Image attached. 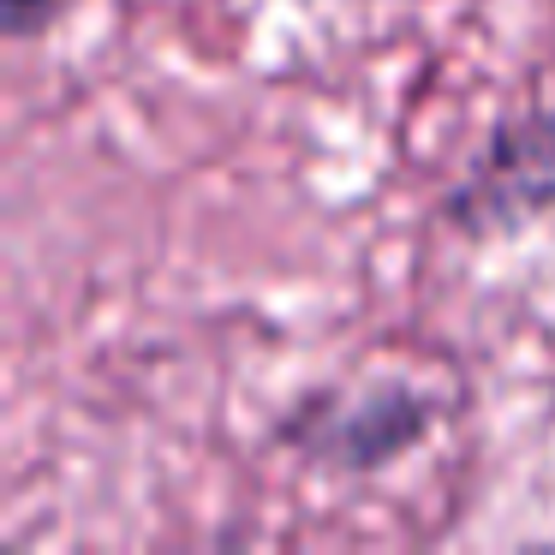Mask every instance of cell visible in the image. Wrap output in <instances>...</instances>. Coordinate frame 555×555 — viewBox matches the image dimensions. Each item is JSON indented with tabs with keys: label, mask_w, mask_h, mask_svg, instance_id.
<instances>
[{
	"label": "cell",
	"mask_w": 555,
	"mask_h": 555,
	"mask_svg": "<svg viewBox=\"0 0 555 555\" xmlns=\"http://www.w3.org/2000/svg\"><path fill=\"white\" fill-rule=\"evenodd\" d=\"M430 395L406 383H383L359 400H335V412H299L293 448L340 472H376L430 430Z\"/></svg>",
	"instance_id": "obj_2"
},
{
	"label": "cell",
	"mask_w": 555,
	"mask_h": 555,
	"mask_svg": "<svg viewBox=\"0 0 555 555\" xmlns=\"http://www.w3.org/2000/svg\"><path fill=\"white\" fill-rule=\"evenodd\" d=\"M555 209V102L514 114L490 132L472 173L448 192L442 216L466 240H502Z\"/></svg>",
	"instance_id": "obj_1"
},
{
	"label": "cell",
	"mask_w": 555,
	"mask_h": 555,
	"mask_svg": "<svg viewBox=\"0 0 555 555\" xmlns=\"http://www.w3.org/2000/svg\"><path fill=\"white\" fill-rule=\"evenodd\" d=\"M54 0H7V30L13 37H37L42 25H49Z\"/></svg>",
	"instance_id": "obj_3"
}]
</instances>
